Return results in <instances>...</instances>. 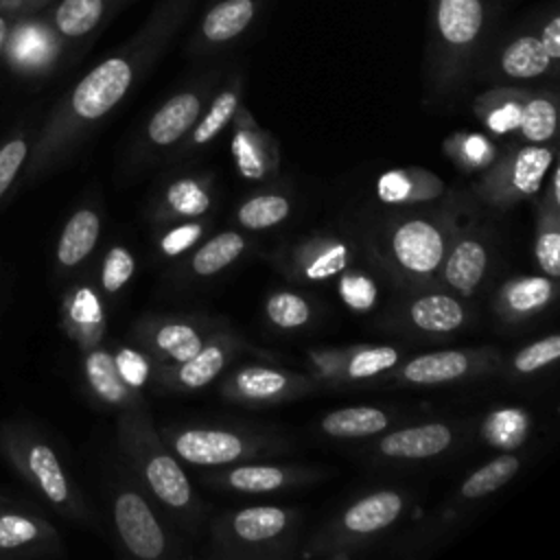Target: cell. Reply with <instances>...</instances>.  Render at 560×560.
<instances>
[{
    "mask_svg": "<svg viewBox=\"0 0 560 560\" xmlns=\"http://www.w3.org/2000/svg\"><path fill=\"white\" fill-rule=\"evenodd\" d=\"M188 0H168L125 46L98 61L57 103L31 144L26 160L28 179H39L59 166L83 136L101 122L133 88L142 72L177 28Z\"/></svg>",
    "mask_w": 560,
    "mask_h": 560,
    "instance_id": "6da1fadb",
    "label": "cell"
},
{
    "mask_svg": "<svg viewBox=\"0 0 560 560\" xmlns=\"http://www.w3.org/2000/svg\"><path fill=\"white\" fill-rule=\"evenodd\" d=\"M118 446L149 492L184 529L197 532L206 508L188 481L179 459L164 444L147 407L122 409L116 422Z\"/></svg>",
    "mask_w": 560,
    "mask_h": 560,
    "instance_id": "7a4b0ae2",
    "label": "cell"
},
{
    "mask_svg": "<svg viewBox=\"0 0 560 560\" xmlns=\"http://www.w3.org/2000/svg\"><path fill=\"white\" fill-rule=\"evenodd\" d=\"M0 453L9 466L55 512L77 523H92L88 503L52 444L28 422L0 424Z\"/></svg>",
    "mask_w": 560,
    "mask_h": 560,
    "instance_id": "3957f363",
    "label": "cell"
},
{
    "mask_svg": "<svg viewBox=\"0 0 560 560\" xmlns=\"http://www.w3.org/2000/svg\"><path fill=\"white\" fill-rule=\"evenodd\" d=\"M302 527V514L284 505H245L212 523V553L219 558H284Z\"/></svg>",
    "mask_w": 560,
    "mask_h": 560,
    "instance_id": "277c9868",
    "label": "cell"
},
{
    "mask_svg": "<svg viewBox=\"0 0 560 560\" xmlns=\"http://www.w3.org/2000/svg\"><path fill=\"white\" fill-rule=\"evenodd\" d=\"M160 435L177 459L201 468H221L287 448L282 438L241 427L166 424Z\"/></svg>",
    "mask_w": 560,
    "mask_h": 560,
    "instance_id": "5b68a950",
    "label": "cell"
},
{
    "mask_svg": "<svg viewBox=\"0 0 560 560\" xmlns=\"http://www.w3.org/2000/svg\"><path fill=\"white\" fill-rule=\"evenodd\" d=\"M407 499L396 488H381L348 503L313 540L311 553L348 556L389 529L405 512Z\"/></svg>",
    "mask_w": 560,
    "mask_h": 560,
    "instance_id": "8992f818",
    "label": "cell"
},
{
    "mask_svg": "<svg viewBox=\"0 0 560 560\" xmlns=\"http://www.w3.org/2000/svg\"><path fill=\"white\" fill-rule=\"evenodd\" d=\"M453 238L455 232L448 217L438 219L411 214L387 225L383 249L400 276L409 280H431L438 273Z\"/></svg>",
    "mask_w": 560,
    "mask_h": 560,
    "instance_id": "52a82bcc",
    "label": "cell"
},
{
    "mask_svg": "<svg viewBox=\"0 0 560 560\" xmlns=\"http://www.w3.org/2000/svg\"><path fill=\"white\" fill-rule=\"evenodd\" d=\"M483 20H486L483 0H435V11H433L435 90L444 92L457 83L483 31Z\"/></svg>",
    "mask_w": 560,
    "mask_h": 560,
    "instance_id": "ba28073f",
    "label": "cell"
},
{
    "mask_svg": "<svg viewBox=\"0 0 560 560\" xmlns=\"http://www.w3.org/2000/svg\"><path fill=\"white\" fill-rule=\"evenodd\" d=\"M112 521L120 551L138 560L179 558V538L160 521L147 494L131 483H120L112 497Z\"/></svg>",
    "mask_w": 560,
    "mask_h": 560,
    "instance_id": "9c48e42d",
    "label": "cell"
},
{
    "mask_svg": "<svg viewBox=\"0 0 560 560\" xmlns=\"http://www.w3.org/2000/svg\"><path fill=\"white\" fill-rule=\"evenodd\" d=\"M553 160V147L529 142L514 147L481 173L475 192L481 201L497 210L514 206L540 190Z\"/></svg>",
    "mask_w": 560,
    "mask_h": 560,
    "instance_id": "30bf717a",
    "label": "cell"
},
{
    "mask_svg": "<svg viewBox=\"0 0 560 560\" xmlns=\"http://www.w3.org/2000/svg\"><path fill=\"white\" fill-rule=\"evenodd\" d=\"M501 357L494 348H455L411 357L389 374L400 385H446L497 370Z\"/></svg>",
    "mask_w": 560,
    "mask_h": 560,
    "instance_id": "8fae6325",
    "label": "cell"
},
{
    "mask_svg": "<svg viewBox=\"0 0 560 560\" xmlns=\"http://www.w3.org/2000/svg\"><path fill=\"white\" fill-rule=\"evenodd\" d=\"M315 378L265 363H245L221 381V396L236 405L265 407L287 402L315 387Z\"/></svg>",
    "mask_w": 560,
    "mask_h": 560,
    "instance_id": "7c38bea8",
    "label": "cell"
},
{
    "mask_svg": "<svg viewBox=\"0 0 560 560\" xmlns=\"http://www.w3.org/2000/svg\"><path fill=\"white\" fill-rule=\"evenodd\" d=\"M214 328L208 319L192 315H147L133 326V341L158 363L190 359Z\"/></svg>",
    "mask_w": 560,
    "mask_h": 560,
    "instance_id": "4fadbf2b",
    "label": "cell"
},
{
    "mask_svg": "<svg viewBox=\"0 0 560 560\" xmlns=\"http://www.w3.org/2000/svg\"><path fill=\"white\" fill-rule=\"evenodd\" d=\"M243 339L228 332L214 330L212 337L186 361L158 363L153 368V383L166 392H197L210 385L243 350Z\"/></svg>",
    "mask_w": 560,
    "mask_h": 560,
    "instance_id": "5bb4252c",
    "label": "cell"
},
{
    "mask_svg": "<svg viewBox=\"0 0 560 560\" xmlns=\"http://www.w3.org/2000/svg\"><path fill=\"white\" fill-rule=\"evenodd\" d=\"M63 39L52 28L50 20L37 13L13 18L7 44L2 48L4 63L22 77H37L48 72L61 52Z\"/></svg>",
    "mask_w": 560,
    "mask_h": 560,
    "instance_id": "9a60e30c",
    "label": "cell"
},
{
    "mask_svg": "<svg viewBox=\"0 0 560 560\" xmlns=\"http://www.w3.org/2000/svg\"><path fill=\"white\" fill-rule=\"evenodd\" d=\"M210 92H212V81L199 83L195 88H188L168 96L147 120L142 140L138 142V149H136V158L153 155L158 151L179 144L197 122L199 114L203 112L206 101L210 98Z\"/></svg>",
    "mask_w": 560,
    "mask_h": 560,
    "instance_id": "2e32d148",
    "label": "cell"
},
{
    "mask_svg": "<svg viewBox=\"0 0 560 560\" xmlns=\"http://www.w3.org/2000/svg\"><path fill=\"white\" fill-rule=\"evenodd\" d=\"M319 477L317 468L295 466V464H254L238 462L230 466H221L214 475L206 477V481L219 490H230L238 494H269L278 490H289L295 486L311 483Z\"/></svg>",
    "mask_w": 560,
    "mask_h": 560,
    "instance_id": "e0dca14e",
    "label": "cell"
},
{
    "mask_svg": "<svg viewBox=\"0 0 560 560\" xmlns=\"http://www.w3.org/2000/svg\"><path fill=\"white\" fill-rule=\"evenodd\" d=\"M400 357L394 346H352L311 352V365L330 383H363L389 374L400 363Z\"/></svg>",
    "mask_w": 560,
    "mask_h": 560,
    "instance_id": "ac0fdd59",
    "label": "cell"
},
{
    "mask_svg": "<svg viewBox=\"0 0 560 560\" xmlns=\"http://www.w3.org/2000/svg\"><path fill=\"white\" fill-rule=\"evenodd\" d=\"M61 551V536L46 518L22 505H0V560L59 556Z\"/></svg>",
    "mask_w": 560,
    "mask_h": 560,
    "instance_id": "d6986e66",
    "label": "cell"
},
{
    "mask_svg": "<svg viewBox=\"0 0 560 560\" xmlns=\"http://www.w3.org/2000/svg\"><path fill=\"white\" fill-rule=\"evenodd\" d=\"M230 151L243 179L262 182L278 173V147L271 136L256 125L249 109L238 105L232 116Z\"/></svg>",
    "mask_w": 560,
    "mask_h": 560,
    "instance_id": "ffe728a7",
    "label": "cell"
},
{
    "mask_svg": "<svg viewBox=\"0 0 560 560\" xmlns=\"http://www.w3.org/2000/svg\"><path fill=\"white\" fill-rule=\"evenodd\" d=\"M352 262V249L337 236H308L289 249L287 271L304 282H326L337 278Z\"/></svg>",
    "mask_w": 560,
    "mask_h": 560,
    "instance_id": "44dd1931",
    "label": "cell"
},
{
    "mask_svg": "<svg viewBox=\"0 0 560 560\" xmlns=\"http://www.w3.org/2000/svg\"><path fill=\"white\" fill-rule=\"evenodd\" d=\"M212 208V188L208 175H177L168 179L153 197L149 214L158 223L199 219Z\"/></svg>",
    "mask_w": 560,
    "mask_h": 560,
    "instance_id": "7402d4cb",
    "label": "cell"
},
{
    "mask_svg": "<svg viewBox=\"0 0 560 560\" xmlns=\"http://www.w3.org/2000/svg\"><path fill=\"white\" fill-rule=\"evenodd\" d=\"M457 433L446 422H424L405 427L392 433H385L376 442V451L385 459H402V462H418L431 459L446 453Z\"/></svg>",
    "mask_w": 560,
    "mask_h": 560,
    "instance_id": "603a6c76",
    "label": "cell"
},
{
    "mask_svg": "<svg viewBox=\"0 0 560 560\" xmlns=\"http://www.w3.org/2000/svg\"><path fill=\"white\" fill-rule=\"evenodd\" d=\"M438 273L446 289H451L457 295L470 298L481 287L488 273L486 243L472 234L453 238Z\"/></svg>",
    "mask_w": 560,
    "mask_h": 560,
    "instance_id": "cb8c5ba5",
    "label": "cell"
},
{
    "mask_svg": "<svg viewBox=\"0 0 560 560\" xmlns=\"http://www.w3.org/2000/svg\"><path fill=\"white\" fill-rule=\"evenodd\" d=\"M83 376L88 383L90 394L105 407L112 409H133L144 407L142 394L131 389L118 374L112 350L98 346H92L83 350Z\"/></svg>",
    "mask_w": 560,
    "mask_h": 560,
    "instance_id": "d4e9b609",
    "label": "cell"
},
{
    "mask_svg": "<svg viewBox=\"0 0 560 560\" xmlns=\"http://www.w3.org/2000/svg\"><path fill=\"white\" fill-rule=\"evenodd\" d=\"M556 295L549 276H518L501 284L494 298V313L505 324H523L540 315Z\"/></svg>",
    "mask_w": 560,
    "mask_h": 560,
    "instance_id": "484cf974",
    "label": "cell"
},
{
    "mask_svg": "<svg viewBox=\"0 0 560 560\" xmlns=\"http://www.w3.org/2000/svg\"><path fill=\"white\" fill-rule=\"evenodd\" d=\"M470 313L466 304L446 291H429L413 295L405 306L407 324L427 335H451L464 328Z\"/></svg>",
    "mask_w": 560,
    "mask_h": 560,
    "instance_id": "4316f807",
    "label": "cell"
},
{
    "mask_svg": "<svg viewBox=\"0 0 560 560\" xmlns=\"http://www.w3.org/2000/svg\"><path fill=\"white\" fill-rule=\"evenodd\" d=\"M61 324L81 350L101 343L107 326L105 306L90 284H77L66 293L61 304Z\"/></svg>",
    "mask_w": 560,
    "mask_h": 560,
    "instance_id": "83f0119b",
    "label": "cell"
},
{
    "mask_svg": "<svg viewBox=\"0 0 560 560\" xmlns=\"http://www.w3.org/2000/svg\"><path fill=\"white\" fill-rule=\"evenodd\" d=\"M241 92H243V81L236 77V79H232V83H228L221 92H217L212 96L210 105L203 107L197 122L182 140L179 155H186L190 151H197V149L210 144L232 122V116H234L236 107L241 105Z\"/></svg>",
    "mask_w": 560,
    "mask_h": 560,
    "instance_id": "f1b7e54d",
    "label": "cell"
},
{
    "mask_svg": "<svg viewBox=\"0 0 560 560\" xmlns=\"http://www.w3.org/2000/svg\"><path fill=\"white\" fill-rule=\"evenodd\" d=\"M120 0H59L48 20L63 42H79L92 35Z\"/></svg>",
    "mask_w": 560,
    "mask_h": 560,
    "instance_id": "f546056e",
    "label": "cell"
},
{
    "mask_svg": "<svg viewBox=\"0 0 560 560\" xmlns=\"http://www.w3.org/2000/svg\"><path fill=\"white\" fill-rule=\"evenodd\" d=\"M444 192V184L422 168H394L376 179V195L385 203H420Z\"/></svg>",
    "mask_w": 560,
    "mask_h": 560,
    "instance_id": "4dcf8cb0",
    "label": "cell"
},
{
    "mask_svg": "<svg viewBox=\"0 0 560 560\" xmlns=\"http://www.w3.org/2000/svg\"><path fill=\"white\" fill-rule=\"evenodd\" d=\"M101 236V214L94 208H79L66 221L57 241V265L61 269H74L81 265Z\"/></svg>",
    "mask_w": 560,
    "mask_h": 560,
    "instance_id": "1f68e13d",
    "label": "cell"
},
{
    "mask_svg": "<svg viewBox=\"0 0 560 560\" xmlns=\"http://www.w3.org/2000/svg\"><path fill=\"white\" fill-rule=\"evenodd\" d=\"M525 96L527 90L521 88H492L475 98L472 109L492 133L505 136L518 129Z\"/></svg>",
    "mask_w": 560,
    "mask_h": 560,
    "instance_id": "d6a6232c",
    "label": "cell"
},
{
    "mask_svg": "<svg viewBox=\"0 0 560 560\" xmlns=\"http://www.w3.org/2000/svg\"><path fill=\"white\" fill-rule=\"evenodd\" d=\"M392 424V416L385 409L359 405V407H343L324 413L319 420V429L337 440H359L370 438L385 431Z\"/></svg>",
    "mask_w": 560,
    "mask_h": 560,
    "instance_id": "836d02e7",
    "label": "cell"
},
{
    "mask_svg": "<svg viewBox=\"0 0 560 560\" xmlns=\"http://www.w3.org/2000/svg\"><path fill=\"white\" fill-rule=\"evenodd\" d=\"M254 0H221L201 20V37L206 44H225L238 37L254 20Z\"/></svg>",
    "mask_w": 560,
    "mask_h": 560,
    "instance_id": "e575fe53",
    "label": "cell"
},
{
    "mask_svg": "<svg viewBox=\"0 0 560 560\" xmlns=\"http://www.w3.org/2000/svg\"><path fill=\"white\" fill-rule=\"evenodd\" d=\"M501 72L510 79H536L556 68V63L545 52L538 35H521L512 39L503 50L499 59Z\"/></svg>",
    "mask_w": 560,
    "mask_h": 560,
    "instance_id": "d590c367",
    "label": "cell"
},
{
    "mask_svg": "<svg viewBox=\"0 0 560 560\" xmlns=\"http://www.w3.org/2000/svg\"><path fill=\"white\" fill-rule=\"evenodd\" d=\"M247 249V238L241 232L225 230L201 243L188 258V269L197 278H210L230 267Z\"/></svg>",
    "mask_w": 560,
    "mask_h": 560,
    "instance_id": "8d00e7d4",
    "label": "cell"
},
{
    "mask_svg": "<svg viewBox=\"0 0 560 560\" xmlns=\"http://www.w3.org/2000/svg\"><path fill=\"white\" fill-rule=\"evenodd\" d=\"M558 127V101L551 92H529L523 103L516 133L529 144H547Z\"/></svg>",
    "mask_w": 560,
    "mask_h": 560,
    "instance_id": "74e56055",
    "label": "cell"
},
{
    "mask_svg": "<svg viewBox=\"0 0 560 560\" xmlns=\"http://www.w3.org/2000/svg\"><path fill=\"white\" fill-rule=\"evenodd\" d=\"M534 256L538 267L551 280L560 276V203L545 197L536 214Z\"/></svg>",
    "mask_w": 560,
    "mask_h": 560,
    "instance_id": "f35d334b",
    "label": "cell"
},
{
    "mask_svg": "<svg viewBox=\"0 0 560 560\" xmlns=\"http://www.w3.org/2000/svg\"><path fill=\"white\" fill-rule=\"evenodd\" d=\"M518 470H521V459L516 455H510V453L499 455V457L490 459L488 464L479 466L477 470H472L462 481L459 497L466 501L488 497V494L497 492L499 488H503L508 481H512Z\"/></svg>",
    "mask_w": 560,
    "mask_h": 560,
    "instance_id": "ab89813d",
    "label": "cell"
},
{
    "mask_svg": "<svg viewBox=\"0 0 560 560\" xmlns=\"http://www.w3.org/2000/svg\"><path fill=\"white\" fill-rule=\"evenodd\" d=\"M291 214V201L287 195L280 192H260L245 199L238 210L236 219L247 230H269L282 223Z\"/></svg>",
    "mask_w": 560,
    "mask_h": 560,
    "instance_id": "60d3db41",
    "label": "cell"
},
{
    "mask_svg": "<svg viewBox=\"0 0 560 560\" xmlns=\"http://www.w3.org/2000/svg\"><path fill=\"white\" fill-rule=\"evenodd\" d=\"M265 317L280 330H298L313 319V306L295 291H273L265 302Z\"/></svg>",
    "mask_w": 560,
    "mask_h": 560,
    "instance_id": "b9f144b4",
    "label": "cell"
},
{
    "mask_svg": "<svg viewBox=\"0 0 560 560\" xmlns=\"http://www.w3.org/2000/svg\"><path fill=\"white\" fill-rule=\"evenodd\" d=\"M446 153L453 162H457L464 171H486L494 160V144L479 133H455L444 144Z\"/></svg>",
    "mask_w": 560,
    "mask_h": 560,
    "instance_id": "7bdbcfd3",
    "label": "cell"
},
{
    "mask_svg": "<svg viewBox=\"0 0 560 560\" xmlns=\"http://www.w3.org/2000/svg\"><path fill=\"white\" fill-rule=\"evenodd\" d=\"M337 293L339 300L354 313H368L378 302V284L376 280L361 269H343L337 276Z\"/></svg>",
    "mask_w": 560,
    "mask_h": 560,
    "instance_id": "ee69618b",
    "label": "cell"
},
{
    "mask_svg": "<svg viewBox=\"0 0 560 560\" xmlns=\"http://www.w3.org/2000/svg\"><path fill=\"white\" fill-rule=\"evenodd\" d=\"M529 418L518 409H501L486 418L483 435L488 442L499 446H516L527 435Z\"/></svg>",
    "mask_w": 560,
    "mask_h": 560,
    "instance_id": "f6af8a7d",
    "label": "cell"
},
{
    "mask_svg": "<svg viewBox=\"0 0 560 560\" xmlns=\"http://www.w3.org/2000/svg\"><path fill=\"white\" fill-rule=\"evenodd\" d=\"M136 273V258L125 245H112L101 262V289L109 295H116Z\"/></svg>",
    "mask_w": 560,
    "mask_h": 560,
    "instance_id": "bcb514c9",
    "label": "cell"
},
{
    "mask_svg": "<svg viewBox=\"0 0 560 560\" xmlns=\"http://www.w3.org/2000/svg\"><path fill=\"white\" fill-rule=\"evenodd\" d=\"M560 357V335L551 332L542 339H536L527 346H523L514 357H512V370L521 376L534 374L545 370L547 365L556 363Z\"/></svg>",
    "mask_w": 560,
    "mask_h": 560,
    "instance_id": "7dc6e473",
    "label": "cell"
},
{
    "mask_svg": "<svg viewBox=\"0 0 560 560\" xmlns=\"http://www.w3.org/2000/svg\"><path fill=\"white\" fill-rule=\"evenodd\" d=\"M203 232H206V221L201 217L173 221V223H166V230H162V234L158 236L155 247L164 258H175L186 249H190L192 245H197Z\"/></svg>",
    "mask_w": 560,
    "mask_h": 560,
    "instance_id": "c3c4849f",
    "label": "cell"
},
{
    "mask_svg": "<svg viewBox=\"0 0 560 560\" xmlns=\"http://www.w3.org/2000/svg\"><path fill=\"white\" fill-rule=\"evenodd\" d=\"M31 144V138L24 131L13 133L9 140L0 144V199L7 195V190L13 186V182L26 166Z\"/></svg>",
    "mask_w": 560,
    "mask_h": 560,
    "instance_id": "681fc988",
    "label": "cell"
},
{
    "mask_svg": "<svg viewBox=\"0 0 560 560\" xmlns=\"http://www.w3.org/2000/svg\"><path fill=\"white\" fill-rule=\"evenodd\" d=\"M112 354H114V363L120 378L131 389L140 392L147 385V381L153 376V359L144 350L118 346L116 350H112Z\"/></svg>",
    "mask_w": 560,
    "mask_h": 560,
    "instance_id": "f907efd6",
    "label": "cell"
},
{
    "mask_svg": "<svg viewBox=\"0 0 560 560\" xmlns=\"http://www.w3.org/2000/svg\"><path fill=\"white\" fill-rule=\"evenodd\" d=\"M540 44L553 63L560 61V18L551 15L540 31Z\"/></svg>",
    "mask_w": 560,
    "mask_h": 560,
    "instance_id": "816d5d0a",
    "label": "cell"
},
{
    "mask_svg": "<svg viewBox=\"0 0 560 560\" xmlns=\"http://www.w3.org/2000/svg\"><path fill=\"white\" fill-rule=\"evenodd\" d=\"M50 0H0V11L18 18L26 13H37L42 11Z\"/></svg>",
    "mask_w": 560,
    "mask_h": 560,
    "instance_id": "f5cc1de1",
    "label": "cell"
},
{
    "mask_svg": "<svg viewBox=\"0 0 560 560\" xmlns=\"http://www.w3.org/2000/svg\"><path fill=\"white\" fill-rule=\"evenodd\" d=\"M11 24H13V15L0 11V52L7 44V37H9V31H11Z\"/></svg>",
    "mask_w": 560,
    "mask_h": 560,
    "instance_id": "db71d44e",
    "label": "cell"
},
{
    "mask_svg": "<svg viewBox=\"0 0 560 560\" xmlns=\"http://www.w3.org/2000/svg\"><path fill=\"white\" fill-rule=\"evenodd\" d=\"M0 505H20V501L15 497H11V494L0 490Z\"/></svg>",
    "mask_w": 560,
    "mask_h": 560,
    "instance_id": "11a10c76",
    "label": "cell"
}]
</instances>
